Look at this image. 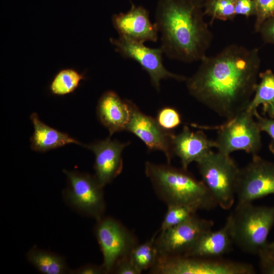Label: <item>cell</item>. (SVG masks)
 Instances as JSON below:
<instances>
[{
	"instance_id": "1f68e13d",
	"label": "cell",
	"mask_w": 274,
	"mask_h": 274,
	"mask_svg": "<svg viewBox=\"0 0 274 274\" xmlns=\"http://www.w3.org/2000/svg\"><path fill=\"white\" fill-rule=\"evenodd\" d=\"M112 273L116 274H140L129 256L121 260L114 267Z\"/></svg>"
},
{
	"instance_id": "cb8c5ba5",
	"label": "cell",
	"mask_w": 274,
	"mask_h": 274,
	"mask_svg": "<svg viewBox=\"0 0 274 274\" xmlns=\"http://www.w3.org/2000/svg\"><path fill=\"white\" fill-rule=\"evenodd\" d=\"M203 11L212 19L222 21L233 19L236 16L234 12L235 0H203Z\"/></svg>"
},
{
	"instance_id": "603a6c76",
	"label": "cell",
	"mask_w": 274,
	"mask_h": 274,
	"mask_svg": "<svg viewBox=\"0 0 274 274\" xmlns=\"http://www.w3.org/2000/svg\"><path fill=\"white\" fill-rule=\"evenodd\" d=\"M84 75L73 68H64L59 71L53 79L49 89L56 95H64L74 92L85 79Z\"/></svg>"
},
{
	"instance_id": "9a60e30c",
	"label": "cell",
	"mask_w": 274,
	"mask_h": 274,
	"mask_svg": "<svg viewBox=\"0 0 274 274\" xmlns=\"http://www.w3.org/2000/svg\"><path fill=\"white\" fill-rule=\"evenodd\" d=\"M112 21L120 37L141 43L158 40V27L151 22L149 11L143 6L132 4L127 12L113 15Z\"/></svg>"
},
{
	"instance_id": "30bf717a",
	"label": "cell",
	"mask_w": 274,
	"mask_h": 274,
	"mask_svg": "<svg viewBox=\"0 0 274 274\" xmlns=\"http://www.w3.org/2000/svg\"><path fill=\"white\" fill-rule=\"evenodd\" d=\"M214 225L213 221L195 214L179 224L159 230L155 239L159 256L185 255L203 233L212 230Z\"/></svg>"
},
{
	"instance_id": "7402d4cb",
	"label": "cell",
	"mask_w": 274,
	"mask_h": 274,
	"mask_svg": "<svg viewBox=\"0 0 274 274\" xmlns=\"http://www.w3.org/2000/svg\"><path fill=\"white\" fill-rule=\"evenodd\" d=\"M260 82L257 83L254 96L247 110L254 113L257 108L274 102V73L267 70L259 74Z\"/></svg>"
},
{
	"instance_id": "9c48e42d",
	"label": "cell",
	"mask_w": 274,
	"mask_h": 274,
	"mask_svg": "<svg viewBox=\"0 0 274 274\" xmlns=\"http://www.w3.org/2000/svg\"><path fill=\"white\" fill-rule=\"evenodd\" d=\"M94 233L103 257L106 273H112L116 265L129 256L138 244L135 236L117 220L103 216L96 221Z\"/></svg>"
},
{
	"instance_id": "e0dca14e",
	"label": "cell",
	"mask_w": 274,
	"mask_h": 274,
	"mask_svg": "<svg viewBox=\"0 0 274 274\" xmlns=\"http://www.w3.org/2000/svg\"><path fill=\"white\" fill-rule=\"evenodd\" d=\"M131 113L130 100L122 99L113 91L105 92L98 101L97 116L109 130L110 136L116 132L126 130Z\"/></svg>"
},
{
	"instance_id": "4fadbf2b",
	"label": "cell",
	"mask_w": 274,
	"mask_h": 274,
	"mask_svg": "<svg viewBox=\"0 0 274 274\" xmlns=\"http://www.w3.org/2000/svg\"><path fill=\"white\" fill-rule=\"evenodd\" d=\"M131 117L126 130L140 139L150 151H162L170 163L173 156L172 138L174 133L162 128L156 119L142 112L130 101Z\"/></svg>"
},
{
	"instance_id": "8fae6325",
	"label": "cell",
	"mask_w": 274,
	"mask_h": 274,
	"mask_svg": "<svg viewBox=\"0 0 274 274\" xmlns=\"http://www.w3.org/2000/svg\"><path fill=\"white\" fill-rule=\"evenodd\" d=\"M110 43L115 51L125 58L131 59L136 61L148 74L152 85L158 91L162 80L173 79L179 81L186 80L187 78L168 71L163 63L164 54L160 47L152 48L144 43H139L119 37L111 38Z\"/></svg>"
},
{
	"instance_id": "4dcf8cb0",
	"label": "cell",
	"mask_w": 274,
	"mask_h": 274,
	"mask_svg": "<svg viewBox=\"0 0 274 274\" xmlns=\"http://www.w3.org/2000/svg\"><path fill=\"white\" fill-rule=\"evenodd\" d=\"M258 32L265 43L274 45V17L266 20Z\"/></svg>"
},
{
	"instance_id": "f1b7e54d",
	"label": "cell",
	"mask_w": 274,
	"mask_h": 274,
	"mask_svg": "<svg viewBox=\"0 0 274 274\" xmlns=\"http://www.w3.org/2000/svg\"><path fill=\"white\" fill-rule=\"evenodd\" d=\"M254 115L261 131L265 132L270 136L271 142L269 149L274 154V118L263 117L258 114L257 110L254 112Z\"/></svg>"
},
{
	"instance_id": "d4e9b609",
	"label": "cell",
	"mask_w": 274,
	"mask_h": 274,
	"mask_svg": "<svg viewBox=\"0 0 274 274\" xmlns=\"http://www.w3.org/2000/svg\"><path fill=\"white\" fill-rule=\"evenodd\" d=\"M167 211L165 214L159 230L163 231L186 220L196 214L198 209L195 207L176 204L167 206Z\"/></svg>"
},
{
	"instance_id": "2e32d148",
	"label": "cell",
	"mask_w": 274,
	"mask_h": 274,
	"mask_svg": "<svg viewBox=\"0 0 274 274\" xmlns=\"http://www.w3.org/2000/svg\"><path fill=\"white\" fill-rule=\"evenodd\" d=\"M215 147V141L209 139L202 131H192L187 126L172 138L173 154L180 159L182 167L186 169L191 163L198 162Z\"/></svg>"
},
{
	"instance_id": "d6a6232c",
	"label": "cell",
	"mask_w": 274,
	"mask_h": 274,
	"mask_svg": "<svg viewBox=\"0 0 274 274\" xmlns=\"http://www.w3.org/2000/svg\"><path fill=\"white\" fill-rule=\"evenodd\" d=\"M70 273L74 274H102L106 273L102 264H86L75 270H71Z\"/></svg>"
},
{
	"instance_id": "484cf974",
	"label": "cell",
	"mask_w": 274,
	"mask_h": 274,
	"mask_svg": "<svg viewBox=\"0 0 274 274\" xmlns=\"http://www.w3.org/2000/svg\"><path fill=\"white\" fill-rule=\"evenodd\" d=\"M156 120L162 128L170 131L182 123L179 112L170 107H164L160 109L157 114Z\"/></svg>"
},
{
	"instance_id": "52a82bcc",
	"label": "cell",
	"mask_w": 274,
	"mask_h": 274,
	"mask_svg": "<svg viewBox=\"0 0 274 274\" xmlns=\"http://www.w3.org/2000/svg\"><path fill=\"white\" fill-rule=\"evenodd\" d=\"M67 187L63 191L66 203L79 213L96 220L106 211L103 187L94 175L77 170L64 169Z\"/></svg>"
},
{
	"instance_id": "7a4b0ae2",
	"label": "cell",
	"mask_w": 274,
	"mask_h": 274,
	"mask_svg": "<svg viewBox=\"0 0 274 274\" xmlns=\"http://www.w3.org/2000/svg\"><path fill=\"white\" fill-rule=\"evenodd\" d=\"M204 16L203 0L158 1L155 23L168 58L191 63L207 56L213 36Z\"/></svg>"
},
{
	"instance_id": "5b68a950",
	"label": "cell",
	"mask_w": 274,
	"mask_h": 274,
	"mask_svg": "<svg viewBox=\"0 0 274 274\" xmlns=\"http://www.w3.org/2000/svg\"><path fill=\"white\" fill-rule=\"evenodd\" d=\"M202 181L225 210L233 205L239 168L230 155L212 151L197 162Z\"/></svg>"
},
{
	"instance_id": "44dd1931",
	"label": "cell",
	"mask_w": 274,
	"mask_h": 274,
	"mask_svg": "<svg viewBox=\"0 0 274 274\" xmlns=\"http://www.w3.org/2000/svg\"><path fill=\"white\" fill-rule=\"evenodd\" d=\"M158 231L146 242L136 245L129 255L130 260L141 273L151 268L157 262L159 255L155 239Z\"/></svg>"
},
{
	"instance_id": "ba28073f",
	"label": "cell",
	"mask_w": 274,
	"mask_h": 274,
	"mask_svg": "<svg viewBox=\"0 0 274 274\" xmlns=\"http://www.w3.org/2000/svg\"><path fill=\"white\" fill-rule=\"evenodd\" d=\"M254 117L253 112L245 109L218 127L215 140L217 151L230 155L244 151L257 155L261 147V131Z\"/></svg>"
},
{
	"instance_id": "4316f807",
	"label": "cell",
	"mask_w": 274,
	"mask_h": 274,
	"mask_svg": "<svg viewBox=\"0 0 274 274\" xmlns=\"http://www.w3.org/2000/svg\"><path fill=\"white\" fill-rule=\"evenodd\" d=\"M256 19L254 29L258 32L262 24L274 17V0H254Z\"/></svg>"
},
{
	"instance_id": "7c38bea8",
	"label": "cell",
	"mask_w": 274,
	"mask_h": 274,
	"mask_svg": "<svg viewBox=\"0 0 274 274\" xmlns=\"http://www.w3.org/2000/svg\"><path fill=\"white\" fill-rule=\"evenodd\" d=\"M270 194H274V163L253 155L252 160L239 168L236 188L237 202H252Z\"/></svg>"
},
{
	"instance_id": "ac0fdd59",
	"label": "cell",
	"mask_w": 274,
	"mask_h": 274,
	"mask_svg": "<svg viewBox=\"0 0 274 274\" xmlns=\"http://www.w3.org/2000/svg\"><path fill=\"white\" fill-rule=\"evenodd\" d=\"M233 244L226 224L219 230H210L203 233L186 256L222 258L231 251Z\"/></svg>"
},
{
	"instance_id": "ffe728a7",
	"label": "cell",
	"mask_w": 274,
	"mask_h": 274,
	"mask_svg": "<svg viewBox=\"0 0 274 274\" xmlns=\"http://www.w3.org/2000/svg\"><path fill=\"white\" fill-rule=\"evenodd\" d=\"M26 258L30 264L44 274H64L71 271L62 256L36 246L27 252Z\"/></svg>"
},
{
	"instance_id": "f546056e",
	"label": "cell",
	"mask_w": 274,
	"mask_h": 274,
	"mask_svg": "<svg viewBox=\"0 0 274 274\" xmlns=\"http://www.w3.org/2000/svg\"><path fill=\"white\" fill-rule=\"evenodd\" d=\"M234 12L235 15L250 17L255 15L254 0H235Z\"/></svg>"
},
{
	"instance_id": "3957f363",
	"label": "cell",
	"mask_w": 274,
	"mask_h": 274,
	"mask_svg": "<svg viewBox=\"0 0 274 274\" xmlns=\"http://www.w3.org/2000/svg\"><path fill=\"white\" fill-rule=\"evenodd\" d=\"M145 172L158 196L166 205L184 204L211 210L218 204L202 181L183 167L147 161Z\"/></svg>"
},
{
	"instance_id": "d6986e66",
	"label": "cell",
	"mask_w": 274,
	"mask_h": 274,
	"mask_svg": "<svg viewBox=\"0 0 274 274\" xmlns=\"http://www.w3.org/2000/svg\"><path fill=\"white\" fill-rule=\"evenodd\" d=\"M30 119L34 129L33 134L30 138V147L32 150L45 152L68 144L83 145L79 141L67 133L58 131L45 124L40 120L37 113H32Z\"/></svg>"
},
{
	"instance_id": "6da1fadb",
	"label": "cell",
	"mask_w": 274,
	"mask_h": 274,
	"mask_svg": "<svg viewBox=\"0 0 274 274\" xmlns=\"http://www.w3.org/2000/svg\"><path fill=\"white\" fill-rule=\"evenodd\" d=\"M200 62L186 80L189 93L227 120L246 109L257 84L258 49L232 44Z\"/></svg>"
},
{
	"instance_id": "5bb4252c",
	"label": "cell",
	"mask_w": 274,
	"mask_h": 274,
	"mask_svg": "<svg viewBox=\"0 0 274 274\" xmlns=\"http://www.w3.org/2000/svg\"><path fill=\"white\" fill-rule=\"evenodd\" d=\"M129 143H121L111 137L84 147L95 155L94 177L104 187L120 174L123 168L122 152Z\"/></svg>"
},
{
	"instance_id": "e575fe53",
	"label": "cell",
	"mask_w": 274,
	"mask_h": 274,
	"mask_svg": "<svg viewBox=\"0 0 274 274\" xmlns=\"http://www.w3.org/2000/svg\"><path fill=\"white\" fill-rule=\"evenodd\" d=\"M267 248L271 251V252L274 255V241L271 243H268L266 245Z\"/></svg>"
},
{
	"instance_id": "277c9868",
	"label": "cell",
	"mask_w": 274,
	"mask_h": 274,
	"mask_svg": "<svg viewBox=\"0 0 274 274\" xmlns=\"http://www.w3.org/2000/svg\"><path fill=\"white\" fill-rule=\"evenodd\" d=\"M225 224L233 244L245 253L257 255L268 243L267 237L274 225V206L237 202Z\"/></svg>"
},
{
	"instance_id": "8992f818",
	"label": "cell",
	"mask_w": 274,
	"mask_h": 274,
	"mask_svg": "<svg viewBox=\"0 0 274 274\" xmlns=\"http://www.w3.org/2000/svg\"><path fill=\"white\" fill-rule=\"evenodd\" d=\"M155 274H254L249 263L222 258L186 256H160L153 269Z\"/></svg>"
},
{
	"instance_id": "83f0119b",
	"label": "cell",
	"mask_w": 274,
	"mask_h": 274,
	"mask_svg": "<svg viewBox=\"0 0 274 274\" xmlns=\"http://www.w3.org/2000/svg\"><path fill=\"white\" fill-rule=\"evenodd\" d=\"M257 255L259 257V268L261 273L274 274V255L266 246L258 252Z\"/></svg>"
},
{
	"instance_id": "836d02e7",
	"label": "cell",
	"mask_w": 274,
	"mask_h": 274,
	"mask_svg": "<svg viewBox=\"0 0 274 274\" xmlns=\"http://www.w3.org/2000/svg\"><path fill=\"white\" fill-rule=\"evenodd\" d=\"M263 110L270 117L274 118V102L263 106Z\"/></svg>"
}]
</instances>
